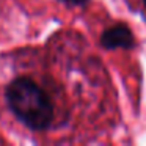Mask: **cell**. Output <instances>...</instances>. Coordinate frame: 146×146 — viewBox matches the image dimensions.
Masks as SVG:
<instances>
[{
	"label": "cell",
	"instance_id": "obj_3",
	"mask_svg": "<svg viewBox=\"0 0 146 146\" xmlns=\"http://www.w3.org/2000/svg\"><path fill=\"white\" fill-rule=\"evenodd\" d=\"M66 5H71V7H85L88 3V0H60Z\"/></svg>",
	"mask_w": 146,
	"mask_h": 146
},
{
	"label": "cell",
	"instance_id": "obj_2",
	"mask_svg": "<svg viewBox=\"0 0 146 146\" xmlns=\"http://www.w3.org/2000/svg\"><path fill=\"white\" fill-rule=\"evenodd\" d=\"M101 46L107 50H116V49H132L135 47V38L127 25L124 24H115L104 30L101 36Z\"/></svg>",
	"mask_w": 146,
	"mask_h": 146
},
{
	"label": "cell",
	"instance_id": "obj_1",
	"mask_svg": "<svg viewBox=\"0 0 146 146\" xmlns=\"http://www.w3.org/2000/svg\"><path fill=\"white\" fill-rule=\"evenodd\" d=\"M7 104L16 118L32 130H46L54 123V104L49 94L32 79L17 77L5 91Z\"/></svg>",
	"mask_w": 146,
	"mask_h": 146
},
{
	"label": "cell",
	"instance_id": "obj_4",
	"mask_svg": "<svg viewBox=\"0 0 146 146\" xmlns=\"http://www.w3.org/2000/svg\"><path fill=\"white\" fill-rule=\"evenodd\" d=\"M143 2H145V5H146V0H143Z\"/></svg>",
	"mask_w": 146,
	"mask_h": 146
}]
</instances>
